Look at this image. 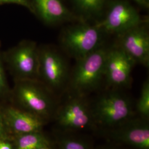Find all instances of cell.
<instances>
[{
  "mask_svg": "<svg viewBox=\"0 0 149 149\" xmlns=\"http://www.w3.org/2000/svg\"><path fill=\"white\" fill-rule=\"evenodd\" d=\"M0 149H13V143L10 139H0Z\"/></svg>",
  "mask_w": 149,
  "mask_h": 149,
  "instance_id": "44dd1931",
  "label": "cell"
},
{
  "mask_svg": "<svg viewBox=\"0 0 149 149\" xmlns=\"http://www.w3.org/2000/svg\"><path fill=\"white\" fill-rule=\"evenodd\" d=\"M69 78L66 61L59 50L50 45L39 46L38 80L54 93L64 87Z\"/></svg>",
  "mask_w": 149,
  "mask_h": 149,
  "instance_id": "8992f818",
  "label": "cell"
},
{
  "mask_svg": "<svg viewBox=\"0 0 149 149\" xmlns=\"http://www.w3.org/2000/svg\"><path fill=\"white\" fill-rule=\"evenodd\" d=\"M38 149H52V147H51V145L50 144H47V145H45L43 146L38 148Z\"/></svg>",
  "mask_w": 149,
  "mask_h": 149,
  "instance_id": "603a6c76",
  "label": "cell"
},
{
  "mask_svg": "<svg viewBox=\"0 0 149 149\" xmlns=\"http://www.w3.org/2000/svg\"><path fill=\"white\" fill-rule=\"evenodd\" d=\"M5 64L3 57V50L0 40V101L10 98L11 90L9 87L6 72Z\"/></svg>",
  "mask_w": 149,
  "mask_h": 149,
  "instance_id": "e0dca14e",
  "label": "cell"
},
{
  "mask_svg": "<svg viewBox=\"0 0 149 149\" xmlns=\"http://www.w3.org/2000/svg\"><path fill=\"white\" fill-rule=\"evenodd\" d=\"M145 22L132 6L119 1L112 4L105 18L96 24L105 33L119 35Z\"/></svg>",
  "mask_w": 149,
  "mask_h": 149,
  "instance_id": "30bf717a",
  "label": "cell"
},
{
  "mask_svg": "<svg viewBox=\"0 0 149 149\" xmlns=\"http://www.w3.org/2000/svg\"><path fill=\"white\" fill-rule=\"evenodd\" d=\"M6 127L9 133L15 136L42 132L45 119L13 105L2 106Z\"/></svg>",
  "mask_w": 149,
  "mask_h": 149,
  "instance_id": "7c38bea8",
  "label": "cell"
},
{
  "mask_svg": "<svg viewBox=\"0 0 149 149\" xmlns=\"http://www.w3.org/2000/svg\"><path fill=\"white\" fill-rule=\"evenodd\" d=\"M117 45L133 59L135 64L149 65V33L147 22L140 24L118 35Z\"/></svg>",
  "mask_w": 149,
  "mask_h": 149,
  "instance_id": "8fae6325",
  "label": "cell"
},
{
  "mask_svg": "<svg viewBox=\"0 0 149 149\" xmlns=\"http://www.w3.org/2000/svg\"><path fill=\"white\" fill-rule=\"evenodd\" d=\"M59 149H91L90 144L85 139L65 136L59 139Z\"/></svg>",
  "mask_w": 149,
  "mask_h": 149,
  "instance_id": "ac0fdd59",
  "label": "cell"
},
{
  "mask_svg": "<svg viewBox=\"0 0 149 149\" xmlns=\"http://www.w3.org/2000/svg\"><path fill=\"white\" fill-rule=\"evenodd\" d=\"M13 149H38L50 144L42 132L24 134L15 136Z\"/></svg>",
  "mask_w": 149,
  "mask_h": 149,
  "instance_id": "5bb4252c",
  "label": "cell"
},
{
  "mask_svg": "<svg viewBox=\"0 0 149 149\" xmlns=\"http://www.w3.org/2000/svg\"><path fill=\"white\" fill-rule=\"evenodd\" d=\"M8 136L9 133L6 127L2 112V106L0 104V139L10 138Z\"/></svg>",
  "mask_w": 149,
  "mask_h": 149,
  "instance_id": "ffe728a7",
  "label": "cell"
},
{
  "mask_svg": "<svg viewBox=\"0 0 149 149\" xmlns=\"http://www.w3.org/2000/svg\"><path fill=\"white\" fill-rule=\"evenodd\" d=\"M56 119L62 129L83 130L96 128L91 105L85 96L71 95L57 109Z\"/></svg>",
  "mask_w": 149,
  "mask_h": 149,
  "instance_id": "52a82bcc",
  "label": "cell"
},
{
  "mask_svg": "<svg viewBox=\"0 0 149 149\" xmlns=\"http://www.w3.org/2000/svg\"><path fill=\"white\" fill-rule=\"evenodd\" d=\"M140 5L144 7H149V0H134Z\"/></svg>",
  "mask_w": 149,
  "mask_h": 149,
  "instance_id": "7402d4cb",
  "label": "cell"
},
{
  "mask_svg": "<svg viewBox=\"0 0 149 149\" xmlns=\"http://www.w3.org/2000/svg\"><path fill=\"white\" fill-rule=\"evenodd\" d=\"M5 3H13L21 5L26 7L27 9L33 13V8L30 0H0V5Z\"/></svg>",
  "mask_w": 149,
  "mask_h": 149,
  "instance_id": "d6986e66",
  "label": "cell"
},
{
  "mask_svg": "<svg viewBox=\"0 0 149 149\" xmlns=\"http://www.w3.org/2000/svg\"><path fill=\"white\" fill-rule=\"evenodd\" d=\"M10 98L16 106L44 119L49 117L56 108L54 93L39 80L15 81Z\"/></svg>",
  "mask_w": 149,
  "mask_h": 149,
  "instance_id": "6da1fadb",
  "label": "cell"
},
{
  "mask_svg": "<svg viewBox=\"0 0 149 149\" xmlns=\"http://www.w3.org/2000/svg\"><path fill=\"white\" fill-rule=\"evenodd\" d=\"M91 108L96 127L102 129L121 124L136 114L130 99L119 89L110 88L103 93Z\"/></svg>",
  "mask_w": 149,
  "mask_h": 149,
  "instance_id": "3957f363",
  "label": "cell"
},
{
  "mask_svg": "<svg viewBox=\"0 0 149 149\" xmlns=\"http://www.w3.org/2000/svg\"><path fill=\"white\" fill-rule=\"evenodd\" d=\"M35 13L45 24L54 26L65 22L79 21L64 5L61 0H32Z\"/></svg>",
  "mask_w": 149,
  "mask_h": 149,
  "instance_id": "4fadbf2b",
  "label": "cell"
},
{
  "mask_svg": "<svg viewBox=\"0 0 149 149\" xmlns=\"http://www.w3.org/2000/svg\"><path fill=\"white\" fill-rule=\"evenodd\" d=\"M77 7L89 16L98 14L102 9L105 0H74Z\"/></svg>",
  "mask_w": 149,
  "mask_h": 149,
  "instance_id": "2e32d148",
  "label": "cell"
},
{
  "mask_svg": "<svg viewBox=\"0 0 149 149\" xmlns=\"http://www.w3.org/2000/svg\"><path fill=\"white\" fill-rule=\"evenodd\" d=\"M136 113L139 117L148 120L149 118V81L146 80L143 84L140 96L136 105Z\"/></svg>",
  "mask_w": 149,
  "mask_h": 149,
  "instance_id": "9a60e30c",
  "label": "cell"
},
{
  "mask_svg": "<svg viewBox=\"0 0 149 149\" xmlns=\"http://www.w3.org/2000/svg\"><path fill=\"white\" fill-rule=\"evenodd\" d=\"M103 149H126L125 148H116V147H108L106 148H104Z\"/></svg>",
  "mask_w": 149,
  "mask_h": 149,
  "instance_id": "cb8c5ba5",
  "label": "cell"
},
{
  "mask_svg": "<svg viewBox=\"0 0 149 149\" xmlns=\"http://www.w3.org/2000/svg\"><path fill=\"white\" fill-rule=\"evenodd\" d=\"M108 50V48L103 45L76 61L68 81L71 95L86 96L100 87L104 79V65Z\"/></svg>",
  "mask_w": 149,
  "mask_h": 149,
  "instance_id": "7a4b0ae2",
  "label": "cell"
},
{
  "mask_svg": "<svg viewBox=\"0 0 149 149\" xmlns=\"http://www.w3.org/2000/svg\"><path fill=\"white\" fill-rule=\"evenodd\" d=\"M104 33L96 24L90 25L81 21L65 27L59 42L65 52L77 61L102 46Z\"/></svg>",
  "mask_w": 149,
  "mask_h": 149,
  "instance_id": "277c9868",
  "label": "cell"
},
{
  "mask_svg": "<svg viewBox=\"0 0 149 149\" xmlns=\"http://www.w3.org/2000/svg\"><path fill=\"white\" fill-rule=\"evenodd\" d=\"M6 70L15 81L38 80L39 46L31 40L24 39L3 51Z\"/></svg>",
  "mask_w": 149,
  "mask_h": 149,
  "instance_id": "5b68a950",
  "label": "cell"
},
{
  "mask_svg": "<svg viewBox=\"0 0 149 149\" xmlns=\"http://www.w3.org/2000/svg\"><path fill=\"white\" fill-rule=\"evenodd\" d=\"M108 140L135 149H149L148 120L132 118L116 127L102 129Z\"/></svg>",
  "mask_w": 149,
  "mask_h": 149,
  "instance_id": "ba28073f",
  "label": "cell"
},
{
  "mask_svg": "<svg viewBox=\"0 0 149 149\" xmlns=\"http://www.w3.org/2000/svg\"><path fill=\"white\" fill-rule=\"evenodd\" d=\"M135 63L117 45L108 49L104 65V79L110 88L120 89L131 84Z\"/></svg>",
  "mask_w": 149,
  "mask_h": 149,
  "instance_id": "9c48e42d",
  "label": "cell"
}]
</instances>
